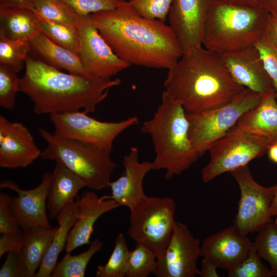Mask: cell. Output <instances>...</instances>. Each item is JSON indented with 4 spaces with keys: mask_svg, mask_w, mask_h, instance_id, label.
Segmentation results:
<instances>
[{
    "mask_svg": "<svg viewBox=\"0 0 277 277\" xmlns=\"http://www.w3.org/2000/svg\"><path fill=\"white\" fill-rule=\"evenodd\" d=\"M91 15L115 53L130 65L169 70L183 54L169 25L141 16L128 1Z\"/></svg>",
    "mask_w": 277,
    "mask_h": 277,
    "instance_id": "1",
    "label": "cell"
},
{
    "mask_svg": "<svg viewBox=\"0 0 277 277\" xmlns=\"http://www.w3.org/2000/svg\"><path fill=\"white\" fill-rule=\"evenodd\" d=\"M119 78L65 73L42 60L28 56L20 78L19 92L28 96L37 115L83 111L93 112Z\"/></svg>",
    "mask_w": 277,
    "mask_h": 277,
    "instance_id": "2",
    "label": "cell"
},
{
    "mask_svg": "<svg viewBox=\"0 0 277 277\" xmlns=\"http://www.w3.org/2000/svg\"><path fill=\"white\" fill-rule=\"evenodd\" d=\"M164 87L187 113L224 105L245 88L232 77L222 55L203 46L183 54L168 70Z\"/></svg>",
    "mask_w": 277,
    "mask_h": 277,
    "instance_id": "3",
    "label": "cell"
},
{
    "mask_svg": "<svg viewBox=\"0 0 277 277\" xmlns=\"http://www.w3.org/2000/svg\"><path fill=\"white\" fill-rule=\"evenodd\" d=\"M189 127L185 110L164 90L153 116L143 123L141 131L150 136L155 169L164 170L167 180L181 174L199 157L190 140Z\"/></svg>",
    "mask_w": 277,
    "mask_h": 277,
    "instance_id": "4",
    "label": "cell"
},
{
    "mask_svg": "<svg viewBox=\"0 0 277 277\" xmlns=\"http://www.w3.org/2000/svg\"><path fill=\"white\" fill-rule=\"evenodd\" d=\"M270 14L262 6L214 0L202 45L220 54L254 46L265 34Z\"/></svg>",
    "mask_w": 277,
    "mask_h": 277,
    "instance_id": "5",
    "label": "cell"
},
{
    "mask_svg": "<svg viewBox=\"0 0 277 277\" xmlns=\"http://www.w3.org/2000/svg\"><path fill=\"white\" fill-rule=\"evenodd\" d=\"M38 132L47 146L42 151L44 160L58 162L80 177L86 187L100 190L109 187L116 167L110 152L79 141L61 138L40 128Z\"/></svg>",
    "mask_w": 277,
    "mask_h": 277,
    "instance_id": "6",
    "label": "cell"
},
{
    "mask_svg": "<svg viewBox=\"0 0 277 277\" xmlns=\"http://www.w3.org/2000/svg\"><path fill=\"white\" fill-rule=\"evenodd\" d=\"M263 95L245 88L230 102L207 110L187 113L189 135L199 157L225 136L247 111L256 107Z\"/></svg>",
    "mask_w": 277,
    "mask_h": 277,
    "instance_id": "7",
    "label": "cell"
},
{
    "mask_svg": "<svg viewBox=\"0 0 277 277\" xmlns=\"http://www.w3.org/2000/svg\"><path fill=\"white\" fill-rule=\"evenodd\" d=\"M175 207L170 197L146 195L129 209L128 235L136 244L148 248L157 259L164 253L174 230Z\"/></svg>",
    "mask_w": 277,
    "mask_h": 277,
    "instance_id": "8",
    "label": "cell"
},
{
    "mask_svg": "<svg viewBox=\"0 0 277 277\" xmlns=\"http://www.w3.org/2000/svg\"><path fill=\"white\" fill-rule=\"evenodd\" d=\"M272 144L263 137L230 130L209 149L210 160L201 171L203 181L209 182L223 173L247 166L263 156Z\"/></svg>",
    "mask_w": 277,
    "mask_h": 277,
    "instance_id": "9",
    "label": "cell"
},
{
    "mask_svg": "<svg viewBox=\"0 0 277 277\" xmlns=\"http://www.w3.org/2000/svg\"><path fill=\"white\" fill-rule=\"evenodd\" d=\"M58 137L84 143L111 152L116 138L129 127L136 125L138 118L129 117L119 122H103L75 111L50 115Z\"/></svg>",
    "mask_w": 277,
    "mask_h": 277,
    "instance_id": "10",
    "label": "cell"
},
{
    "mask_svg": "<svg viewBox=\"0 0 277 277\" xmlns=\"http://www.w3.org/2000/svg\"><path fill=\"white\" fill-rule=\"evenodd\" d=\"M240 190L238 212L233 226L243 235L258 232L273 222L270 207L277 185L265 187L253 178L248 165L230 172Z\"/></svg>",
    "mask_w": 277,
    "mask_h": 277,
    "instance_id": "11",
    "label": "cell"
},
{
    "mask_svg": "<svg viewBox=\"0 0 277 277\" xmlns=\"http://www.w3.org/2000/svg\"><path fill=\"white\" fill-rule=\"evenodd\" d=\"M79 55L87 72L96 77L111 78L130 65L120 58L103 37L91 14L80 16Z\"/></svg>",
    "mask_w": 277,
    "mask_h": 277,
    "instance_id": "12",
    "label": "cell"
},
{
    "mask_svg": "<svg viewBox=\"0 0 277 277\" xmlns=\"http://www.w3.org/2000/svg\"><path fill=\"white\" fill-rule=\"evenodd\" d=\"M200 256V240L185 224L176 222L164 253L157 259L153 274L157 277H194L199 273L197 261Z\"/></svg>",
    "mask_w": 277,
    "mask_h": 277,
    "instance_id": "13",
    "label": "cell"
},
{
    "mask_svg": "<svg viewBox=\"0 0 277 277\" xmlns=\"http://www.w3.org/2000/svg\"><path fill=\"white\" fill-rule=\"evenodd\" d=\"M214 1H173L168 15L169 26L183 54L203 46L206 22Z\"/></svg>",
    "mask_w": 277,
    "mask_h": 277,
    "instance_id": "14",
    "label": "cell"
},
{
    "mask_svg": "<svg viewBox=\"0 0 277 277\" xmlns=\"http://www.w3.org/2000/svg\"><path fill=\"white\" fill-rule=\"evenodd\" d=\"M51 174L45 173L41 183L28 190L22 189L10 180H3L0 183L2 189L7 188L17 193L16 196L11 197L10 206L23 231L35 227L52 228L47 212Z\"/></svg>",
    "mask_w": 277,
    "mask_h": 277,
    "instance_id": "15",
    "label": "cell"
},
{
    "mask_svg": "<svg viewBox=\"0 0 277 277\" xmlns=\"http://www.w3.org/2000/svg\"><path fill=\"white\" fill-rule=\"evenodd\" d=\"M41 153L32 134L25 125L0 116L1 168H26L41 157Z\"/></svg>",
    "mask_w": 277,
    "mask_h": 277,
    "instance_id": "16",
    "label": "cell"
},
{
    "mask_svg": "<svg viewBox=\"0 0 277 277\" xmlns=\"http://www.w3.org/2000/svg\"><path fill=\"white\" fill-rule=\"evenodd\" d=\"M221 55L230 74L238 84L262 95L274 92L271 80L255 46Z\"/></svg>",
    "mask_w": 277,
    "mask_h": 277,
    "instance_id": "17",
    "label": "cell"
},
{
    "mask_svg": "<svg viewBox=\"0 0 277 277\" xmlns=\"http://www.w3.org/2000/svg\"><path fill=\"white\" fill-rule=\"evenodd\" d=\"M123 164V173L109 183L108 188H110L111 195L102 197L113 200L120 206L130 209L146 196L143 181L147 173L155 169V166L153 162H140L138 150L135 147H131L128 154L124 156Z\"/></svg>",
    "mask_w": 277,
    "mask_h": 277,
    "instance_id": "18",
    "label": "cell"
},
{
    "mask_svg": "<svg viewBox=\"0 0 277 277\" xmlns=\"http://www.w3.org/2000/svg\"><path fill=\"white\" fill-rule=\"evenodd\" d=\"M253 245L232 226L206 238L201 246V256L229 271L246 258Z\"/></svg>",
    "mask_w": 277,
    "mask_h": 277,
    "instance_id": "19",
    "label": "cell"
},
{
    "mask_svg": "<svg viewBox=\"0 0 277 277\" xmlns=\"http://www.w3.org/2000/svg\"><path fill=\"white\" fill-rule=\"evenodd\" d=\"M76 220L70 231L65 248L66 252H72L83 245L90 244V238L95 222L104 214L120 205L111 199H104L94 191L87 190L77 196Z\"/></svg>",
    "mask_w": 277,
    "mask_h": 277,
    "instance_id": "20",
    "label": "cell"
},
{
    "mask_svg": "<svg viewBox=\"0 0 277 277\" xmlns=\"http://www.w3.org/2000/svg\"><path fill=\"white\" fill-rule=\"evenodd\" d=\"M231 130L247 132L277 142V100L275 92L263 95L260 103L246 112Z\"/></svg>",
    "mask_w": 277,
    "mask_h": 277,
    "instance_id": "21",
    "label": "cell"
},
{
    "mask_svg": "<svg viewBox=\"0 0 277 277\" xmlns=\"http://www.w3.org/2000/svg\"><path fill=\"white\" fill-rule=\"evenodd\" d=\"M86 187L80 177L62 164L56 162L51 174L47 200L50 218L56 219L62 210L74 202L78 192Z\"/></svg>",
    "mask_w": 277,
    "mask_h": 277,
    "instance_id": "22",
    "label": "cell"
},
{
    "mask_svg": "<svg viewBox=\"0 0 277 277\" xmlns=\"http://www.w3.org/2000/svg\"><path fill=\"white\" fill-rule=\"evenodd\" d=\"M29 43L31 51L47 64L70 73L90 74L77 54L54 43L42 32Z\"/></svg>",
    "mask_w": 277,
    "mask_h": 277,
    "instance_id": "23",
    "label": "cell"
},
{
    "mask_svg": "<svg viewBox=\"0 0 277 277\" xmlns=\"http://www.w3.org/2000/svg\"><path fill=\"white\" fill-rule=\"evenodd\" d=\"M0 34L30 42L41 33L39 19L34 11L19 7L0 8Z\"/></svg>",
    "mask_w": 277,
    "mask_h": 277,
    "instance_id": "24",
    "label": "cell"
},
{
    "mask_svg": "<svg viewBox=\"0 0 277 277\" xmlns=\"http://www.w3.org/2000/svg\"><path fill=\"white\" fill-rule=\"evenodd\" d=\"M57 228L50 247L34 277H49L57 264L60 253L65 249L68 235L76 220V203L67 205L56 218Z\"/></svg>",
    "mask_w": 277,
    "mask_h": 277,
    "instance_id": "25",
    "label": "cell"
},
{
    "mask_svg": "<svg viewBox=\"0 0 277 277\" xmlns=\"http://www.w3.org/2000/svg\"><path fill=\"white\" fill-rule=\"evenodd\" d=\"M57 228L35 227L23 231L22 252L28 277H34L50 247Z\"/></svg>",
    "mask_w": 277,
    "mask_h": 277,
    "instance_id": "26",
    "label": "cell"
},
{
    "mask_svg": "<svg viewBox=\"0 0 277 277\" xmlns=\"http://www.w3.org/2000/svg\"><path fill=\"white\" fill-rule=\"evenodd\" d=\"M104 246L98 239L91 242L89 248L78 254L71 255L66 252L60 263H57L51 277H84L86 268L93 256Z\"/></svg>",
    "mask_w": 277,
    "mask_h": 277,
    "instance_id": "27",
    "label": "cell"
},
{
    "mask_svg": "<svg viewBox=\"0 0 277 277\" xmlns=\"http://www.w3.org/2000/svg\"><path fill=\"white\" fill-rule=\"evenodd\" d=\"M36 14L43 34L57 45L78 54L80 35L77 27L50 21Z\"/></svg>",
    "mask_w": 277,
    "mask_h": 277,
    "instance_id": "28",
    "label": "cell"
},
{
    "mask_svg": "<svg viewBox=\"0 0 277 277\" xmlns=\"http://www.w3.org/2000/svg\"><path fill=\"white\" fill-rule=\"evenodd\" d=\"M130 250L123 233L117 236L113 251L107 262L97 267L96 277H126Z\"/></svg>",
    "mask_w": 277,
    "mask_h": 277,
    "instance_id": "29",
    "label": "cell"
},
{
    "mask_svg": "<svg viewBox=\"0 0 277 277\" xmlns=\"http://www.w3.org/2000/svg\"><path fill=\"white\" fill-rule=\"evenodd\" d=\"M30 42L10 39L0 34V64L6 66L17 73L25 66Z\"/></svg>",
    "mask_w": 277,
    "mask_h": 277,
    "instance_id": "30",
    "label": "cell"
},
{
    "mask_svg": "<svg viewBox=\"0 0 277 277\" xmlns=\"http://www.w3.org/2000/svg\"><path fill=\"white\" fill-rule=\"evenodd\" d=\"M41 16L53 22L77 27L80 16L61 0H32Z\"/></svg>",
    "mask_w": 277,
    "mask_h": 277,
    "instance_id": "31",
    "label": "cell"
},
{
    "mask_svg": "<svg viewBox=\"0 0 277 277\" xmlns=\"http://www.w3.org/2000/svg\"><path fill=\"white\" fill-rule=\"evenodd\" d=\"M258 232L253 242L257 253L269 263L273 276L277 277V224L270 222Z\"/></svg>",
    "mask_w": 277,
    "mask_h": 277,
    "instance_id": "32",
    "label": "cell"
},
{
    "mask_svg": "<svg viewBox=\"0 0 277 277\" xmlns=\"http://www.w3.org/2000/svg\"><path fill=\"white\" fill-rule=\"evenodd\" d=\"M157 260L148 248L136 244L129 252L126 277H147L155 270Z\"/></svg>",
    "mask_w": 277,
    "mask_h": 277,
    "instance_id": "33",
    "label": "cell"
},
{
    "mask_svg": "<svg viewBox=\"0 0 277 277\" xmlns=\"http://www.w3.org/2000/svg\"><path fill=\"white\" fill-rule=\"evenodd\" d=\"M20 78L10 68L0 64V106L12 110L15 104L16 94L19 92Z\"/></svg>",
    "mask_w": 277,
    "mask_h": 277,
    "instance_id": "34",
    "label": "cell"
},
{
    "mask_svg": "<svg viewBox=\"0 0 277 277\" xmlns=\"http://www.w3.org/2000/svg\"><path fill=\"white\" fill-rule=\"evenodd\" d=\"M229 277H271L270 270L261 261L253 245L246 258L238 265L228 271Z\"/></svg>",
    "mask_w": 277,
    "mask_h": 277,
    "instance_id": "35",
    "label": "cell"
},
{
    "mask_svg": "<svg viewBox=\"0 0 277 277\" xmlns=\"http://www.w3.org/2000/svg\"><path fill=\"white\" fill-rule=\"evenodd\" d=\"M173 0H131V8L141 16L165 22Z\"/></svg>",
    "mask_w": 277,
    "mask_h": 277,
    "instance_id": "36",
    "label": "cell"
},
{
    "mask_svg": "<svg viewBox=\"0 0 277 277\" xmlns=\"http://www.w3.org/2000/svg\"><path fill=\"white\" fill-rule=\"evenodd\" d=\"M254 46L258 50L264 68L271 80L277 100V48L266 33Z\"/></svg>",
    "mask_w": 277,
    "mask_h": 277,
    "instance_id": "37",
    "label": "cell"
},
{
    "mask_svg": "<svg viewBox=\"0 0 277 277\" xmlns=\"http://www.w3.org/2000/svg\"><path fill=\"white\" fill-rule=\"evenodd\" d=\"M80 16L114 9L123 0H61Z\"/></svg>",
    "mask_w": 277,
    "mask_h": 277,
    "instance_id": "38",
    "label": "cell"
},
{
    "mask_svg": "<svg viewBox=\"0 0 277 277\" xmlns=\"http://www.w3.org/2000/svg\"><path fill=\"white\" fill-rule=\"evenodd\" d=\"M11 198L6 193H0V232L2 234L23 232L12 212L10 206Z\"/></svg>",
    "mask_w": 277,
    "mask_h": 277,
    "instance_id": "39",
    "label": "cell"
},
{
    "mask_svg": "<svg viewBox=\"0 0 277 277\" xmlns=\"http://www.w3.org/2000/svg\"><path fill=\"white\" fill-rule=\"evenodd\" d=\"M0 277H28V269L22 250L7 253L0 269Z\"/></svg>",
    "mask_w": 277,
    "mask_h": 277,
    "instance_id": "40",
    "label": "cell"
},
{
    "mask_svg": "<svg viewBox=\"0 0 277 277\" xmlns=\"http://www.w3.org/2000/svg\"><path fill=\"white\" fill-rule=\"evenodd\" d=\"M22 232L2 234L0 238V258L6 253L22 250L24 243Z\"/></svg>",
    "mask_w": 277,
    "mask_h": 277,
    "instance_id": "41",
    "label": "cell"
},
{
    "mask_svg": "<svg viewBox=\"0 0 277 277\" xmlns=\"http://www.w3.org/2000/svg\"><path fill=\"white\" fill-rule=\"evenodd\" d=\"M218 267L209 259L203 258L199 275L202 277H218L217 272Z\"/></svg>",
    "mask_w": 277,
    "mask_h": 277,
    "instance_id": "42",
    "label": "cell"
},
{
    "mask_svg": "<svg viewBox=\"0 0 277 277\" xmlns=\"http://www.w3.org/2000/svg\"><path fill=\"white\" fill-rule=\"evenodd\" d=\"M19 7L35 11L32 0H0L1 7Z\"/></svg>",
    "mask_w": 277,
    "mask_h": 277,
    "instance_id": "43",
    "label": "cell"
},
{
    "mask_svg": "<svg viewBox=\"0 0 277 277\" xmlns=\"http://www.w3.org/2000/svg\"><path fill=\"white\" fill-rule=\"evenodd\" d=\"M265 33L277 48V18L270 14Z\"/></svg>",
    "mask_w": 277,
    "mask_h": 277,
    "instance_id": "44",
    "label": "cell"
},
{
    "mask_svg": "<svg viewBox=\"0 0 277 277\" xmlns=\"http://www.w3.org/2000/svg\"><path fill=\"white\" fill-rule=\"evenodd\" d=\"M258 4L272 16L277 18V0H256Z\"/></svg>",
    "mask_w": 277,
    "mask_h": 277,
    "instance_id": "45",
    "label": "cell"
},
{
    "mask_svg": "<svg viewBox=\"0 0 277 277\" xmlns=\"http://www.w3.org/2000/svg\"><path fill=\"white\" fill-rule=\"evenodd\" d=\"M269 159L273 162L277 163V143L272 144L268 150Z\"/></svg>",
    "mask_w": 277,
    "mask_h": 277,
    "instance_id": "46",
    "label": "cell"
},
{
    "mask_svg": "<svg viewBox=\"0 0 277 277\" xmlns=\"http://www.w3.org/2000/svg\"><path fill=\"white\" fill-rule=\"evenodd\" d=\"M227 3L244 5H258L256 0H219Z\"/></svg>",
    "mask_w": 277,
    "mask_h": 277,
    "instance_id": "47",
    "label": "cell"
},
{
    "mask_svg": "<svg viewBox=\"0 0 277 277\" xmlns=\"http://www.w3.org/2000/svg\"><path fill=\"white\" fill-rule=\"evenodd\" d=\"M270 214L272 217H275L274 222L277 224V190L273 197L271 205Z\"/></svg>",
    "mask_w": 277,
    "mask_h": 277,
    "instance_id": "48",
    "label": "cell"
},
{
    "mask_svg": "<svg viewBox=\"0 0 277 277\" xmlns=\"http://www.w3.org/2000/svg\"><path fill=\"white\" fill-rule=\"evenodd\" d=\"M131 1V0H128V1Z\"/></svg>",
    "mask_w": 277,
    "mask_h": 277,
    "instance_id": "49",
    "label": "cell"
},
{
    "mask_svg": "<svg viewBox=\"0 0 277 277\" xmlns=\"http://www.w3.org/2000/svg\"><path fill=\"white\" fill-rule=\"evenodd\" d=\"M123 1H125V0H123Z\"/></svg>",
    "mask_w": 277,
    "mask_h": 277,
    "instance_id": "50",
    "label": "cell"
},
{
    "mask_svg": "<svg viewBox=\"0 0 277 277\" xmlns=\"http://www.w3.org/2000/svg\"><path fill=\"white\" fill-rule=\"evenodd\" d=\"M276 143H277V142H276Z\"/></svg>",
    "mask_w": 277,
    "mask_h": 277,
    "instance_id": "51",
    "label": "cell"
}]
</instances>
